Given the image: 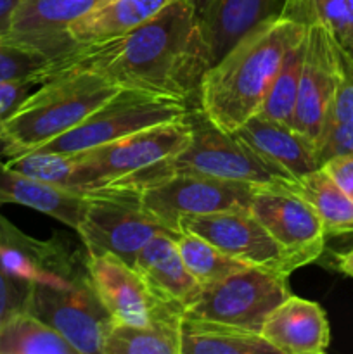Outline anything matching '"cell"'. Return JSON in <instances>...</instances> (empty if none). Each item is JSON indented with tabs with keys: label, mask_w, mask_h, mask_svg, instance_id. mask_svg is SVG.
<instances>
[{
	"label": "cell",
	"mask_w": 353,
	"mask_h": 354,
	"mask_svg": "<svg viewBox=\"0 0 353 354\" xmlns=\"http://www.w3.org/2000/svg\"><path fill=\"white\" fill-rule=\"evenodd\" d=\"M192 3L211 64L284 7V0H192Z\"/></svg>",
	"instance_id": "obj_19"
},
{
	"label": "cell",
	"mask_w": 353,
	"mask_h": 354,
	"mask_svg": "<svg viewBox=\"0 0 353 354\" xmlns=\"http://www.w3.org/2000/svg\"><path fill=\"white\" fill-rule=\"evenodd\" d=\"M30 283L16 279L0 266V324L10 315L26 310Z\"/></svg>",
	"instance_id": "obj_32"
},
{
	"label": "cell",
	"mask_w": 353,
	"mask_h": 354,
	"mask_svg": "<svg viewBox=\"0 0 353 354\" xmlns=\"http://www.w3.org/2000/svg\"><path fill=\"white\" fill-rule=\"evenodd\" d=\"M190 127L189 144L168 159L170 173L210 176L249 185H286L287 180L270 169L234 133L218 128L197 104L187 113Z\"/></svg>",
	"instance_id": "obj_7"
},
{
	"label": "cell",
	"mask_w": 353,
	"mask_h": 354,
	"mask_svg": "<svg viewBox=\"0 0 353 354\" xmlns=\"http://www.w3.org/2000/svg\"><path fill=\"white\" fill-rule=\"evenodd\" d=\"M280 14L307 24H324L353 57V0H284Z\"/></svg>",
	"instance_id": "obj_28"
},
{
	"label": "cell",
	"mask_w": 353,
	"mask_h": 354,
	"mask_svg": "<svg viewBox=\"0 0 353 354\" xmlns=\"http://www.w3.org/2000/svg\"><path fill=\"white\" fill-rule=\"evenodd\" d=\"M317 152L320 166L338 156L353 154V124L327 123L322 128L317 140Z\"/></svg>",
	"instance_id": "obj_31"
},
{
	"label": "cell",
	"mask_w": 353,
	"mask_h": 354,
	"mask_svg": "<svg viewBox=\"0 0 353 354\" xmlns=\"http://www.w3.org/2000/svg\"><path fill=\"white\" fill-rule=\"evenodd\" d=\"M0 204L31 207L76 230L89 206V196L14 171L0 159Z\"/></svg>",
	"instance_id": "obj_20"
},
{
	"label": "cell",
	"mask_w": 353,
	"mask_h": 354,
	"mask_svg": "<svg viewBox=\"0 0 353 354\" xmlns=\"http://www.w3.org/2000/svg\"><path fill=\"white\" fill-rule=\"evenodd\" d=\"M339 78L325 123L353 124V57L338 44Z\"/></svg>",
	"instance_id": "obj_30"
},
{
	"label": "cell",
	"mask_w": 353,
	"mask_h": 354,
	"mask_svg": "<svg viewBox=\"0 0 353 354\" xmlns=\"http://www.w3.org/2000/svg\"><path fill=\"white\" fill-rule=\"evenodd\" d=\"M172 0H100L93 9L68 26L76 45L113 40L147 23Z\"/></svg>",
	"instance_id": "obj_21"
},
{
	"label": "cell",
	"mask_w": 353,
	"mask_h": 354,
	"mask_svg": "<svg viewBox=\"0 0 353 354\" xmlns=\"http://www.w3.org/2000/svg\"><path fill=\"white\" fill-rule=\"evenodd\" d=\"M307 35V31H305ZM305 35L287 48L279 69L272 80L269 93H266L260 116L280 123L293 124L294 107L298 99V86H300L301 68H303L305 55Z\"/></svg>",
	"instance_id": "obj_27"
},
{
	"label": "cell",
	"mask_w": 353,
	"mask_h": 354,
	"mask_svg": "<svg viewBox=\"0 0 353 354\" xmlns=\"http://www.w3.org/2000/svg\"><path fill=\"white\" fill-rule=\"evenodd\" d=\"M339 78L338 41L318 21L307 23L293 127L317 144Z\"/></svg>",
	"instance_id": "obj_12"
},
{
	"label": "cell",
	"mask_w": 353,
	"mask_h": 354,
	"mask_svg": "<svg viewBox=\"0 0 353 354\" xmlns=\"http://www.w3.org/2000/svg\"><path fill=\"white\" fill-rule=\"evenodd\" d=\"M175 244L179 248L182 261L190 275L199 282L201 287H208L224 280L232 273L244 270L246 263L225 254L213 244L204 241L199 235L192 232L180 230L175 234Z\"/></svg>",
	"instance_id": "obj_26"
},
{
	"label": "cell",
	"mask_w": 353,
	"mask_h": 354,
	"mask_svg": "<svg viewBox=\"0 0 353 354\" xmlns=\"http://www.w3.org/2000/svg\"><path fill=\"white\" fill-rule=\"evenodd\" d=\"M307 24L277 14L235 41L201 78L197 106L224 131L234 133L260 113L287 48Z\"/></svg>",
	"instance_id": "obj_2"
},
{
	"label": "cell",
	"mask_w": 353,
	"mask_h": 354,
	"mask_svg": "<svg viewBox=\"0 0 353 354\" xmlns=\"http://www.w3.org/2000/svg\"><path fill=\"white\" fill-rule=\"evenodd\" d=\"M211 66L192 0H172L147 23L100 44L78 45L45 64L38 83L55 75L90 71L120 88H137L197 104L201 78Z\"/></svg>",
	"instance_id": "obj_1"
},
{
	"label": "cell",
	"mask_w": 353,
	"mask_h": 354,
	"mask_svg": "<svg viewBox=\"0 0 353 354\" xmlns=\"http://www.w3.org/2000/svg\"><path fill=\"white\" fill-rule=\"evenodd\" d=\"M0 354H76L75 348L28 310L0 324Z\"/></svg>",
	"instance_id": "obj_25"
},
{
	"label": "cell",
	"mask_w": 353,
	"mask_h": 354,
	"mask_svg": "<svg viewBox=\"0 0 353 354\" xmlns=\"http://www.w3.org/2000/svg\"><path fill=\"white\" fill-rule=\"evenodd\" d=\"M190 138L187 114L180 120L159 123L118 140L97 145L82 152H73V178L78 194L125 182L154 165L175 158L185 149Z\"/></svg>",
	"instance_id": "obj_4"
},
{
	"label": "cell",
	"mask_w": 353,
	"mask_h": 354,
	"mask_svg": "<svg viewBox=\"0 0 353 354\" xmlns=\"http://www.w3.org/2000/svg\"><path fill=\"white\" fill-rule=\"evenodd\" d=\"M234 135L287 182L320 168L317 144L293 124L255 114Z\"/></svg>",
	"instance_id": "obj_16"
},
{
	"label": "cell",
	"mask_w": 353,
	"mask_h": 354,
	"mask_svg": "<svg viewBox=\"0 0 353 354\" xmlns=\"http://www.w3.org/2000/svg\"><path fill=\"white\" fill-rule=\"evenodd\" d=\"M190 106L192 104L173 97L137 88H120L82 123L59 135L57 138L40 147V151L66 154L87 151L144 128L180 120L189 113Z\"/></svg>",
	"instance_id": "obj_6"
},
{
	"label": "cell",
	"mask_w": 353,
	"mask_h": 354,
	"mask_svg": "<svg viewBox=\"0 0 353 354\" xmlns=\"http://www.w3.org/2000/svg\"><path fill=\"white\" fill-rule=\"evenodd\" d=\"M320 168L353 201V154H345L329 159Z\"/></svg>",
	"instance_id": "obj_33"
},
{
	"label": "cell",
	"mask_w": 353,
	"mask_h": 354,
	"mask_svg": "<svg viewBox=\"0 0 353 354\" xmlns=\"http://www.w3.org/2000/svg\"><path fill=\"white\" fill-rule=\"evenodd\" d=\"M76 232L87 254L109 252L128 265H134L141 249L152 237L172 234L142 207L137 190L121 187L89 194V206Z\"/></svg>",
	"instance_id": "obj_8"
},
{
	"label": "cell",
	"mask_w": 353,
	"mask_h": 354,
	"mask_svg": "<svg viewBox=\"0 0 353 354\" xmlns=\"http://www.w3.org/2000/svg\"><path fill=\"white\" fill-rule=\"evenodd\" d=\"M120 86L90 71L55 75L37 86L0 128L6 159L37 151L82 123Z\"/></svg>",
	"instance_id": "obj_3"
},
{
	"label": "cell",
	"mask_w": 353,
	"mask_h": 354,
	"mask_svg": "<svg viewBox=\"0 0 353 354\" xmlns=\"http://www.w3.org/2000/svg\"><path fill=\"white\" fill-rule=\"evenodd\" d=\"M48 62L38 52L0 37V82L35 76Z\"/></svg>",
	"instance_id": "obj_29"
},
{
	"label": "cell",
	"mask_w": 353,
	"mask_h": 354,
	"mask_svg": "<svg viewBox=\"0 0 353 354\" xmlns=\"http://www.w3.org/2000/svg\"><path fill=\"white\" fill-rule=\"evenodd\" d=\"M87 275L97 299L116 322L134 325L151 324L166 318H180L182 315L170 310L149 289L135 268L118 256H87Z\"/></svg>",
	"instance_id": "obj_13"
},
{
	"label": "cell",
	"mask_w": 353,
	"mask_h": 354,
	"mask_svg": "<svg viewBox=\"0 0 353 354\" xmlns=\"http://www.w3.org/2000/svg\"><path fill=\"white\" fill-rule=\"evenodd\" d=\"M249 211L280 249L289 273L317 261L324 252V225L300 194L282 185L255 187Z\"/></svg>",
	"instance_id": "obj_11"
},
{
	"label": "cell",
	"mask_w": 353,
	"mask_h": 354,
	"mask_svg": "<svg viewBox=\"0 0 353 354\" xmlns=\"http://www.w3.org/2000/svg\"><path fill=\"white\" fill-rule=\"evenodd\" d=\"M180 318L144 325L113 320L100 354H180Z\"/></svg>",
	"instance_id": "obj_24"
},
{
	"label": "cell",
	"mask_w": 353,
	"mask_h": 354,
	"mask_svg": "<svg viewBox=\"0 0 353 354\" xmlns=\"http://www.w3.org/2000/svg\"><path fill=\"white\" fill-rule=\"evenodd\" d=\"M289 294L287 273L246 266L220 282L203 287L197 303L185 315L260 334L266 315Z\"/></svg>",
	"instance_id": "obj_10"
},
{
	"label": "cell",
	"mask_w": 353,
	"mask_h": 354,
	"mask_svg": "<svg viewBox=\"0 0 353 354\" xmlns=\"http://www.w3.org/2000/svg\"><path fill=\"white\" fill-rule=\"evenodd\" d=\"M300 194L320 218L327 237L353 234V201L322 168L291 180L286 185Z\"/></svg>",
	"instance_id": "obj_23"
},
{
	"label": "cell",
	"mask_w": 353,
	"mask_h": 354,
	"mask_svg": "<svg viewBox=\"0 0 353 354\" xmlns=\"http://www.w3.org/2000/svg\"><path fill=\"white\" fill-rule=\"evenodd\" d=\"M260 334L277 354H322L331 344L324 308L293 294L266 315Z\"/></svg>",
	"instance_id": "obj_17"
},
{
	"label": "cell",
	"mask_w": 353,
	"mask_h": 354,
	"mask_svg": "<svg viewBox=\"0 0 353 354\" xmlns=\"http://www.w3.org/2000/svg\"><path fill=\"white\" fill-rule=\"evenodd\" d=\"M256 185L210 176L172 173L138 189L142 207L172 234L185 216L249 209Z\"/></svg>",
	"instance_id": "obj_9"
},
{
	"label": "cell",
	"mask_w": 353,
	"mask_h": 354,
	"mask_svg": "<svg viewBox=\"0 0 353 354\" xmlns=\"http://www.w3.org/2000/svg\"><path fill=\"white\" fill-rule=\"evenodd\" d=\"M132 266L158 299L182 317L197 303L203 292V287L183 265L175 235L172 234L152 237L141 249Z\"/></svg>",
	"instance_id": "obj_18"
},
{
	"label": "cell",
	"mask_w": 353,
	"mask_h": 354,
	"mask_svg": "<svg viewBox=\"0 0 353 354\" xmlns=\"http://www.w3.org/2000/svg\"><path fill=\"white\" fill-rule=\"evenodd\" d=\"M180 354H277L258 332L183 315Z\"/></svg>",
	"instance_id": "obj_22"
},
{
	"label": "cell",
	"mask_w": 353,
	"mask_h": 354,
	"mask_svg": "<svg viewBox=\"0 0 353 354\" xmlns=\"http://www.w3.org/2000/svg\"><path fill=\"white\" fill-rule=\"evenodd\" d=\"M21 0H0V37H6L9 31L10 19Z\"/></svg>",
	"instance_id": "obj_34"
},
{
	"label": "cell",
	"mask_w": 353,
	"mask_h": 354,
	"mask_svg": "<svg viewBox=\"0 0 353 354\" xmlns=\"http://www.w3.org/2000/svg\"><path fill=\"white\" fill-rule=\"evenodd\" d=\"M180 228L199 235L225 254L246 265L291 275L286 270L280 249L249 209L185 216L180 220Z\"/></svg>",
	"instance_id": "obj_14"
},
{
	"label": "cell",
	"mask_w": 353,
	"mask_h": 354,
	"mask_svg": "<svg viewBox=\"0 0 353 354\" xmlns=\"http://www.w3.org/2000/svg\"><path fill=\"white\" fill-rule=\"evenodd\" d=\"M336 265L338 270L346 277H353V248L343 254L336 256Z\"/></svg>",
	"instance_id": "obj_35"
},
{
	"label": "cell",
	"mask_w": 353,
	"mask_h": 354,
	"mask_svg": "<svg viewBox=\"0 0 353 354\" xmlns=\"http://www.w3.org/2000/svg\"><path fill=\"white\" fill-rule=\"evenodd\" d=\"M100 0H21L10 19L7 40L38 52L48 62L75 50L78 45L68 26Z\"/></svg>",
	"instance_id": "obj_15"
},
{
	"label": "cell",
	"mask_w": 353,
	"mask_h": 354,
	"mask_svg": "<svg viewBox=\"0 0 353 354\" xmlns=\"http://www.w3.org/2000/svg\"><path fill=\"white\" fill-rule=\"evenodd\" d=\"M26 310L59 332L76 354H100L113 322L90 286L87 266L31 282Z\"/></svg>",
	"instance_id": "obj_5"
}]
</instances>
